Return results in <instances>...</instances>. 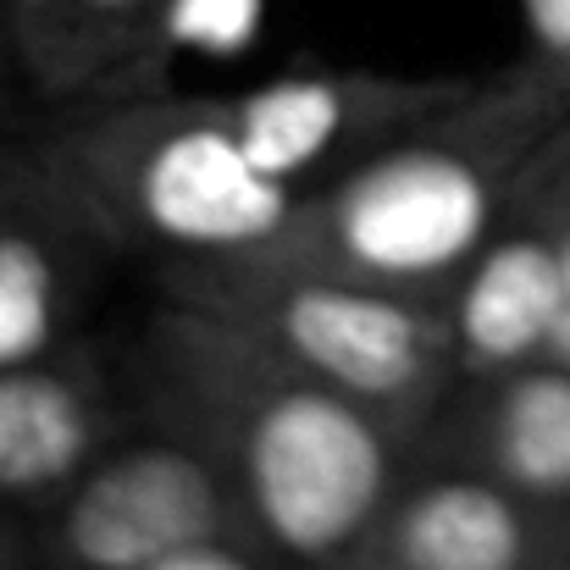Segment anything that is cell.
Returning <instances> with one entry per match:
<instances>
[{
	"label": "cell",
	"mask_w": 570,
	"mask_h": 570,
	"mask_svg": "<svg viewBox=\"0 0 570 570\" xmlns=\"http://www.w3.org/2000/svg\"><path fill=\"white\" fill-rule=\"evenodd\" d=\"M134 410L205 449L283 570H350L415 465V438L244 327L161 299L134 344Z\"/></svg>",
	"instance_id": "cell-1"
},
{
	"label": "cell",
	"mask_w": 570,
	"mask_h": 570,
	"mask_svg": "<svg viewBox=\"0 0 570 570\" xmlns=\"http://www.w3.org/2000/svg\"><path fill=\"white\" fill-rule=\"evenodd\" d=\"M570 122V83L538 61L476 83L305 194L272 255L443 305Z\"/></svg>",
	"instance_id": "cell-2"
},
{
	"label": "cell",
	"mask_w": 570,
	"mask_h": 570,
	"mask_svg": "<svg viewBox=\"0 0 570 570\" xmlns=\"http://www.w3.org/2000/svg\"><path fill=\"white\" fill-rule=\"evenodd\" d=\"M122 255L210 261L277 249L305 194L261 173L210 95L106 100L39 139Z\"/></svg>",
	"instance_id": "cell-3"
},
{
	"label": "cell",
	"mask_w": 570,
	"mask_h": 570,
	"mask_svg": "<svg viewBox=\"0 0 570 570\" xmlns=\"http://www.w3.org/2000/svg\"><path fill=\"white\" fill-rule=\"evenodd\" d=\"M156 283L167 299L244 327L288 366L361 399L415 443L460 382L449 311L415 294H393L272 249L156 261Z\"/></svg>",
	"instance_id": "cell-4"
},
{
	"label": "cell",
	"mask_w": 570,
	"mask_h": 570,
	"mask_svg": "<svg viewBox=\"0 0 570 570\" xmlns=\"http://www.w3.org/2000/svg\"><path fill=\"white\" fill-rule=\"evenodd\" d=\"M227 532L249 538L222 465L145 421L33 515V570H150L184 543Z\"/></svg>",
	"instance_id": "cell-5"
},
{
	"label": "cell",
	"mask_w": 570,
	"mask_h": 570,
	"mask_svg": "<svg viewBox=\"0 0 570 570\" xmlns=\"http://www.w3.org/2000/svg\"><path fill=\"white\" fill-rule=\"evenodd\" d=\"M111 255L122 249L39 145H0V366L78 344Z\"/></svg>",
	"instance_id": "cell-6"
},
{
	"label": "cell",
	"mask_w": 570,
	"mask_h": 570,
	"mask_svg": "<svg viewBox=\"0 0 570 570\" xmlns=\"http://www.w3.org/2000/svg\"><path fill=\"white\" fill-rule=\"evenodd\" d=\"M471 78H399V72H288L261 89L210 95L227 134L244 156L294 184L299 194L322 189L361 156H372L393 134L460 100Z\"/></svg>",
	"instance_id": "cell-7"
},
{
	"label": "cell",
	"mask_w": 570,
	"mask_h": 570,
	"mask_svg": "<svg viewBox=\"0 0 570 570\" xmlns=\"http://www.w3.org/2000/svg\"><path fill=\"white\" fill-rule=\"evenodd\" d=\"M361 560L393 570H570V515L482 471L415 460Z\"/></svg>",
	"instance_id": "cell-8"
},
{
	"label": "cell",
	"mask_w": 570,
	"mask_h": 570,
	"mask_svg": "<svg viewBox=\"0 0 570 570\" xmlns=\"http://www.w3.org/2000/svg\"><path fill=\"white\" fill-rule=\"evenodd\" d=\"M128 404L111 366L78 338L56 355L0 366V515L56 504L117 438Z\"/></svg>",
	"instance_id": "cell-9"
},
{
	"label": "cell",
	"mask_w": 570,
	"mask_h": 570,
	"mask_svg": "<svg viewBox=\"0 0 570 570\" xmlns=\"http://www.w3.org/2000/svg\"><path fill=\"white\" fill-rule=\"evenodd\" d=\"M415 460L482 471L521 499L570 515V366L527 361L493 377H460Z\"/></svg>",
	"instance_id": "cell-10"
},
{
	"label": "cell",
	"mask_w": 570,
	"mask_h": 570,
	"mask_svg": "<svg viewBox=\"0 0 570 570\" xmlns=\"http://www.w3.org/2000/svg\"><path fill=\"white\" fill-rule=\"evenodd\" d=\"M560 305H566V272H560L554 216L532 173L515 210L499 222V233L476 249V261L460 272V283L443 299L460 377H493L543 361L560 327Z\"/></svg>",
	"instance_id": "cell-11"
},
{
	"label": "cell",
	"mask_w": 570,
	"mask_h": 570,
	"mask_svg": "<svg viewBox=\"0 0 570 570\" xmlns=\"http://www.w3.org/2000/svg\"><path fill=\"white\" fill-rule=\"evenodd\" d=\"M178 0H45L11 22L17 72L56 100H128L161 89V28Z\"/></svg>",
	"instance_id": "cell-12"
},
{
	"label": "cell",
	"mask_w": 570,
	"mask_h": 570,
	"mask_svg": "<svg viewBox=\"0 0 570 570\" xmlns=\"http://www.w3.org/2000/svg\"><path fill=\"white\" fill-rule=\"evenodd\" d=\"M538 189H543V199H549L554 244H560V272H566V305H560V327H554L549 361L570 366V122H566V134L549 145L543 167H538Z\"/></svg>",
	"instance_id": "cell-13"
},
{
	"label": "cell",
	"mask_w": 570,
	"mask_h": 570,
	"mask_svg": "<svg viewBox=\"0 0 570 570\" xmlns=\"http://www.w3.org/2000/svg\"><path fill=\"white\" fill-rule=\"evenodd\" d=\"M527 22V61L570 83V0H521Z\"/></svg>",
	"instance_id": "cell-14"
},
{
	"label": "cell",
	"mask_w": 570,
	"mask_h": 570,
	"mask_svg": "<svg viewBox=\"0 0 570 570\" xmlns=\"http://www.w3.org/2000/svg\"><path fill=\"white\" fill-rule=\"evenodd\" d=\"M150 570H283L255 538L244 532H227V538H199V543H184L173 549L167 560H156Z\"/></svg>",
	"instance_id": "cell-15"
},
{
	"label": "cell",
	"mask_w": 570,
	"mask_h": 570,
	"mask_svg": "<svg viewBox=\"0 0 570 570\" xmlns=\"http://www.w3.org/2000/svg\"><path fill=\"white\" fill-rule=\"evenodd\" d=\"M0 570H33V521L0 515Z\"/></svg>",
	"instance_id": "cell-16"
},
{
	"label": "cell",
	"mask_w": 570,
	"mask_h": 570,
	"mask_svg": "<svg viewBox=\"0 0 570 570\" xmlns=\"http://www.w3.org/2000/svg\"><path fill=\"white\" fill-rule=\"evenodd\" d=\"M39 6H45V0H0V17H6V28H11V22H22V17H33Z\"/></svg>",
	"instance_id": "cell-17"
},
{
	"label": "cell",
	"mask_w": 570,
	"mask_h": 570,
	"mask_svg": "<svg viewBox=\"0 0 570 570\" xmlns=\"http://www.w3.org/2000/svg\"><path fill=\"white\" fill-rule=\"evenodd\" d=\"M6 56H11V39H6V17H0V111H6Z\"/></svg>",
	"instance_id": "cell-18"
},
{
	"label": "cell",
	"mask_w": 570,
	"mask_h": 570,
	"mask_svg": "<svg viewBox=\"0 0 570 570\" xmlns=\"http://www.w3.org/2000/svg\"><path fill=\"white\" fill-rule=\"evenodd\" d=\"M350 570H393V566H382V560H355Z\"/></svg>",
	"instance_id": "cell-19"
}]
</instances>
